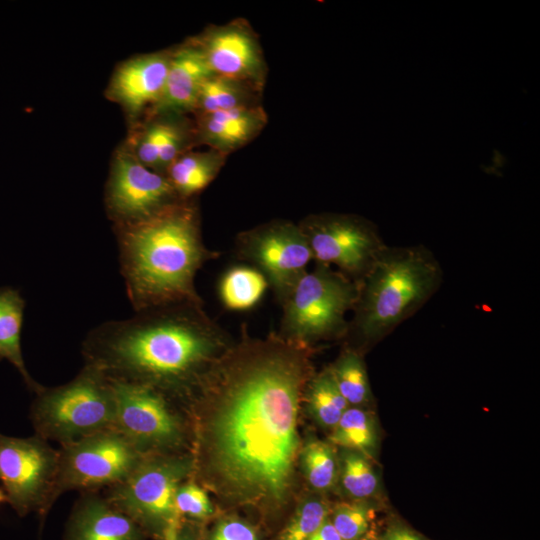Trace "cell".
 <instances>
[{
  "instance_id": "21",
  "label": "cell",
  "mask_w": 540,
  "mask_h": 540,
  "mask_svg": "<svg viewBox=\"0 0 540 540\" xmlns=\"http://www.w3.org/2000/svg\"><path fill=\"white\" fill-rule=\"evenodd\" d=\"M260 93L245 82L212 74L201 85L194 114L199 116L259 105Z\"/></svg>"
},
{
  "instance_id": "25",
  "label": "cell",
  "mask_w": 540,
  "mask_h": 540,
  "mask_svg": "<svg viewBox=\"0 0 540 540\" xmlns=\"http://www.w3.org/2000/svg\"><path fill=\"white\" fill-rule=\"evenodd\" d=\"M328 370L349 406L368 402L370 386L365 365L358 352L353 349L346 350Z\"/></svg>"
},
{
  "instance_id": "27",
  "label": "cell",
  "mask_w": 540,
  "mask_h": 540,
  "mask_svg": "<svg viewBox=\"0 0 540 540\" xmlns=\"http://www.w3.org/2000/svg\"><path fill=\"white\" fill-rule=\"evenodd\" d=\"M341 463L342 486L351 497L365 499L377 491L378 478L365 455L347 450L343 453Z\"/></svg>"
},
{
  "instance_id": "13",
  "label": "cell",
  "mask_w": 540,
  "mask_h": 540,
  "mask_svg": "<svg viewBox=\"0 0 540 540\" xmlns=\"http://www.w3.org/2000/svg\"><path fill=\"white\" fill-rule=\"evenodd\" d=\"M179 201L164 174L141 164L125 145L116 151L105 189L114 227L141 222Z\"/></svg>"
},
{
  "instance_id": "15",
  "label": "cell",
  "mask_w": 540,
  "mask_h": 540,
  "mask_svg": "<svg viewBox=\"0 0 540 540\" xmlns=\"http://www.w3.org/2000/svg\"><path fill=\"white\" fill-rule=\"evenodd\" d=\"M172 51L138 55L122 62L108 84L107 97L119 104L133 122H139L163 93Z\"/></svg>"
},
{
  "instance_id": "36",
  "label": "cell",
  "mask_w": 540,
  "mask_h": 540,
  "mask_svg": "<svg viewBox=\"0 0 540 540\" xmlns=\"http://www.w3.org/2000/svg\"><path fill=\"white\" fill-rule=\"evenodd\" d=\"M7 502L8 500H7L5 492L2 489H0V504L7 503Z\"/></svg>"
},
{
  "instance_id": "34",
  "label": "cell",
  "mask_w": 540,
  "mask_h": 540,
  "mask_svg": "<svg viewBox=\"0 0 540 540\" xmlns=\"http://www.w3.org/2000/svg\"><path fill=\"white\" fill-rule=\"evenodd\" d=\"M308 540H342L331 520L325 522L309 537Z\"/></svg>"
},
{
  "instance_id": "19",
  "label": "cell",
  "mask_w": 540,
  "mask_h": 540,
  "mask_svg": "<svg viewBox=\"0 0 540 540\" xmlns=\"http://www.w3.org/2000/svg\"><path fill=\"white\" fill-rule=\"evenodd\" d=\"M227 155L208 148L205 151H186L176 158L164 175L181 200H191L218 175Z\"/></svg>"
},
{
  "instance_id": "1",
  "label": "cell",
  "mask_w": 540,
  "mask_h": 540,
  "mask_svg": "<svg viewBox=\"0 0 540 540\" xmlns=\"http://www.w3.org/2000/svg\"><path fill=\"white\" fill-rule=\"evenodd\" d=\"M309 354L279 334L261 339L245 331L201 377L187 400L192 472L219 496L268 509L287 502Z\"/></svg>"
},
{
  "instance_id": "33",
  "label": "cell",
  "mask_w": 540,
  "mask_h": 540,
  "mask_svg": "<svg viewBox=\"0 0 540 540\" xmlns=\"http://www.w3.org/2000/svg\"><path fill=\"white\" fill-rule=\"evenodd\" d=\"M161 540H194L185 529L182 521H177L170 525L162 534Z\"/></svg>"
},
{
  "instance_id": "7",
  "label": "cell",
  "mask_w": 540,
  "mask_h": 540,
  "mask_svg": "<svg viewBox=\"0 0 540 540\" xmlns=\"http://www.w3.org/2000/svg\"><path fill=\"white\" fill-rule=\"evenodd\" d=\"M192 473V457L148 454L121 482L108 487L106 499L147 533L161 538L181 520L174 498L182 480Z\"/></svg>"
},
{
  "instance_id": "4",
  "label": "cell",
  "mask_w": 540,
  "mask_h": 540,
  "mask_svg": "<svg viewBox=\"0 0 540 540\" xmlns=\"http://www.w3.org/2000/svg\"><path fill=\"white\" fill-rule=\"evenodd\" d=\"M442 269L423 246H386L358 282L347 334L375 342L415 314L438 290Z\"/></svg>"
},
{
  "instance_id": "29",
  "label": "cell",
  "mask_w": 540,
  "mask_h": 540,
  "mask_svg": "<svg viewBox=\"0 0 540 540\" xmlns=\"http://www.w3.org/2000/svg\"><path fill=\"white\" fill-rule=\"evenodd\" d=\"M373 510L364 502L338 505L332 516V524L342 540H358L369 530Z\"/></svg>"
},
{
  "instance_id": "3",
  "label": "cell",
  "mask_w": 540,
  "mask_h": 540,
  "mask_svg": "<svg viewBox=\"0 0 540 540\" xmlns=\"http://www.w3.org/2000/svg\"><path fill=\"white\" fill-rule=\"evenodd\" d=\"M120 272L135 312L182 303L203 304L198 270L219 252L202 239L200 215L191 200L179 201L134 224L114 227Z\"/></svg>"
},
{
  "instance_id": "24",
  "label": "cell",
  "mask_w": 540,
  "mask_h": 540,
  "mask_svg": "<svg viewBox=\"0 0 540 540\" xmlns=\"http://www.w3.org/2000/svg\"><path fill=\"white\" fill-rule=\"evenodd\" d=\"M305 391L310 412L324 427L333 428L349 407L328 369L311 377Z\"/></svg>"
},
{
  "instance_id": "31",
  "label": "cell",
  "mask_w": 540,
  "mask_h": 540,
  "mask_svg": "<svg viewBox=\"0 0 540 540\" xmlns=\"http://www.w3.org/2000/svg\"><path fill=\"white\" fill-rule=\"evenodd\" d=\"M211 540H259L256 531L239 519H225L216 526Z\"/></svg>"
},
{
  "instance_id": "11",
  "label": "cell",
  "mask_w": 540,
  "mask_h": 540,
  "mask_svg": "<svg viewBox=\"0 0 540 540\" xmlns=\"http://www.w3.org/2000/svg\"><path fill=\"white\" fill-rule=\"evenodd\" d=\"M110 381L116 401L114 429L139 452L161 454L183 442L182 421L165 393L147 385Z\"/></svg>"
},
{
  "instance_id": "17",
  "label": "cell",
  "mask_w": 540,
  "mask_h": 540,
  "mask_svg": "<svg viewBox=\"0 0 540 540\" xmlns=\"http://www.w3.org/2000/svg\"><path fill=\"white\" fill-rule=\"evenodd\" d=\"M145 532L106 497L85 492L70 515L66 540H143Z\"/></svg>"
},
{
  "instance_id": "22",
  "label": "cell",
  "mask_w": 540,
  "mask_h": 540,
  "mask_svg": "<svg viewBox=\"0 0 540 540\" xmlns=\"http://www.w3.org/2000/svg\"><path fill=\"white\" fill-rule=\"evenodd\" d=\"M268 282L257 269L235 266L222 276L218 292L222 304L229 310L245 311L253 308L263 297Z\"/></svg>"
},
{
  "instance_id": "26",
  "label": "cell",
  "mask_w": 540,
  "mask_h": 540,
  "mask_svg": "<svg viewBox=\"0 0 540 540\" xmlns=\"http://www.w3.org/2000/svg\"><path fill=\"white\" fill-rule=\"evenodd\" d=\"M302 465L310 485L317 490L331 488L338 475V464L333 447L320 440H311L303 448Z\"/></svg>"
},
{
  "instance_id": "16",
  "label": "cell",
  "mask_w": 540,
  "mask_h": 540,
  "mask_svg": "<svg viewBox=\"0 0 540 540\" xmlns=\"http://www.w3.org/2000/svg\"><path fill=\"white\" fill-rule=\"evenodd\" d=\"M211 75L203 52L194 39L172 50L163 93L147 117L194 113L201 85Z\"/></svg>"
},
{
  "instance_id": "6",
  "label": "cell",
  "mask_w": 540,
  "mask_h": 540,
  "mask_svg": "<svg viewBox=\"0 0 540 540\" xmlns=\"http://www.w3.org/2000/svg\"><path fill=\"white\" fill-rule=\"evenodd\" d=\"M358 283L332 267L316 263L281 302L283 338L310 347L314 342L347 334V314L353 311Z\"/></svg>"
},
{
  "instance_id": "28",
  "label": "cell",
  "mask_w": 540,
  "mask_h": 540,
  "mask_svg": "<svg viewBox=\"0 0 540 540\" xmlns=\"http://www.w3.org/2000/svg\"><path fill=\"white\" fill-rule=\"evenodd\" d=\"M328 518V507L320 499H309L296 510L279 540H308Z\"/></svg>"
},
{
  "instance_id": "2",
  "label": "cell",
  "mask_w": 540,
  "mask_h": 540,
  "mask_svg": "<svg viewBox=\"0 0 540 540\" xmlns=\"http://www.w3.org/2000/svg\"><path fill=\"white\" fill-rule=\"evenodd\" d=\"M232 343L203 304L135 312L93 328L82 345L85 364L108 378L153 387L185 401Z\"/></svg>"
},
{
  "instance_id": "18",
  "label": "cell",
  "mask_w": 540,
  "mask_h": 540,
  "mask_svg": "<svg viewBox=\"0 0 540 540\" xmlns=\"http://www.w3.org/2000/svg\"><path fill=\"white\" fill-rule=\"evenodd\" d=\"M267 123L259 105L196 116L197 144L228 155L253 140Z\"/></svg>"
},
{
  "instance_id": "20",
  "label": "cell",
  "mask_w": 540,
  "mask_h": 540,
  "mask_svg": "<svg viewBox=\"0 0 540 540\" xmlns=\"http://www.w3.org/2000/svg\"><path fill=\"white\" fill-rule=\"evenodd\" d=\"M25 300L19 290L0 288V360H7L20 373L27 387L37 392L42 385L30 376L22 355L21 330Z\"/></svg>"
},
{
  "instance_id": "35",
  "label": "cell",
  "mask_w": 540,
  "mask_h": 540,
  "mask_svg": "<svg viewBox=\"0 0 540 540\" xmlns=\"http://www.w3.org/2000/svg\"><path fill=\"white\" fill-rule=\"evenodd\" d=\"M358 540H377L373 531H368L363 537Z\"/></svg>"
},
{
  "instance_id": "12",
  "label": "cell",
  "mask_w": 540,
  "mask_h": 540,
  "mask_svg": "<svg viewBox=\"0 0 540 540\" xmlns=\"http://www.w3.org/2000/svg\"><path fill=\"white\" fill-rule=\"evenodd\" d=\"M236 254L264 275L280 303L313 260L299 225L285 220L271 221L240 233Z\"/></svg>"
},
{
  "instance_id": "32",
  "label": "cell",
  "mask_w": 540,
  "mask_h": 540,
  "mask_svg": "<svg viewBox=\"0 0 540 540\" xmlns=\"http://www.w3.org/2000/svg\"><path fill=\"white\" fill-rule=\"evenodd\" d=\"M377 540H426L412 530L400 526L393 525Z\"/></svg>"
},
{
  "instance_id": "14",
  "label": "cell",
  "mask_w": 540,
  "mask_h": 540,
  "mask_svg": "<svg viewBox=\"0 0 540 540\" xmlns=\"http://www.w3.org/2000/svg\"><path fill=\"white\" fill-rule=\"evenodd\" d=\"M193 39L213 75L245 82L262 92L267 66L258 37L245 20L212 26Z\"/></svg>"
},
{
  "instance_id": "9",
  "label": "cell",
  "mask_w": 540,
  "mask_h": 540,
  "mask_svg": "<svg viewBox=\"0 0 540 540\" xmlns=\"http://www.w3.org/2000/svg\"><path fill=\"white\" fill-rule=\"evenodd\" d=\"M318 264L336 266L358 283L387 246L376 227L352 214H312L299 224Z\"/></svg>"
},
{
  "instance_id": "8",
  "label": "cell",
  "mask_w": 540,
  "mask_h": 540,
  "mask_svg": "<svg viewBox=\"0 0 540 540\" xmlns=\"http://www.w3.org/2000/svg\"><path fill=\"white\" fill-rule=\"evenodd\" d=\"M144 456L114 428L62 445L58 449L50 507L64 492H95L121 482Z\"/></svg>"
},
{
  "instance_id": "10",
  "label": "cell",
  "mask_w": 540,
  "mask_h": 540,
  "mask_svg": "<svg viewBox=\"0 0 540 540\" xmlns=\"http://www.w3.org/2000/svg\"><path fill=\"white\" fill-rule=\"evenodd\" d=\"M58 450L38 435L0 434V481L7 500L20 516L32 511L45 518L57 470Z\"/></svg>"
},
{
  "instance_id": "5",
  "label": "cell",
  "mask_w": 540,
  "mask_h": 540,
  "mask_svg": "<svg viewBox=\"0 0 540 540\" xmlns=\"http://www.w3.org/2000/svg\"><path fill=\"white\" fill-rule=\"evenodd\" d=\"M30 409L35 434L62 445L114 428L116 401L110 379L84 364L69 382L41 387Z\"/></svg>"
},
{
  "instance_id": "30",
  "label": "cell",
  "mask_w": 540,
  "mask_h": 540,
  "mask_svg": "<svg viewBox=\"0 0 540 540\" xmlns=\"http://www.w3.org/2000/svg\"><path fill=\"white\" fill-rule=\"evenodd\" d=\"M178 515L204 519L213 514L211 502L205 491L193 482L180 484L174 498Z\"/></svg>"
},
{
  "instance_id": "23",
  "label": "cell",
  "mask_w": 540,
  "mask_h": 540,
  "mask_svg": "<svg viewBox=\"0 0 540 540\" xmlns=\"http://www.w3.org/2000/svg\"><path fill=\"white\" fill-rule=\"evenodd\" d=\"M329 440L332 444L372 456L377 446L375 422L369 412L348 407L333 427Z\"/></svg>"
}]
</instances>
